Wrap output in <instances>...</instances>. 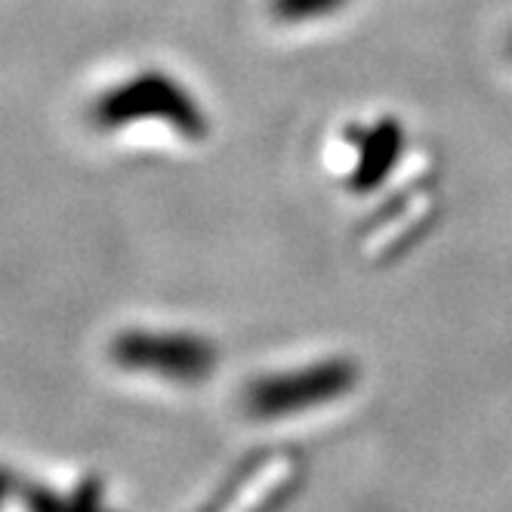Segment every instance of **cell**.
Returning <instances> with one entry per match:
<instances>
[{
    "mask_svg": "<svg viewBox=\"0 0 512 512\" xmlns=\"http://www.w3.org/2000/svg\"><path fill=\"white\" fill-rule=\"evenodd\" d=\"M13 491V475L7 469H0V503L7 500V494Z\"/></svg>",
    "mask_w": 512,
    "mask_h": 512,
    "instance_id": "obj_6",
    "label": "cell"
},
{
    "mask_svg": "<svg viewBox=\"0 0 512 512\" xmlns=\"http://www.w3.org/2000/svg\"><path fill=\"white\" fill-rule=\"evenodd\" d=\"M90 121L108 133L142 121H158L189 142H201L210 133V118L186 84L155 68L139 71L118 87L105 90L90 108Z\"/></svg>",
    "mask_w": 512,
    "mask_h": 512,
    "instance_id": "obj_1",
    "label": "cell"
},
{
    "mask_svg": "<svg viewBox=\"0 0 512 512\" xmlns=\"http://www.w3.org/2000/svg\"><path fill=\"white\" fill-rule=\"evenodd\" d=\"M405 127L395 118H377L371 124L352 127L349 133V149H352V173H349V189L358 195L374 192L380 182L398 167L401 155H405Z\"/></svg>",
    "mask_w": 512,
    "mask_h": 512,
    "instance_id": "obj_4",
    "label": "cell"
},
{
    "mask_svg": "<svg viewBox=\"0 0 512 512\" xmlns=\"http://www.w3.org/2000/svg\"><path fill=\"white\" fill-rule=\"evenodd\" d=\"M361 368L352 358L334 355V358H321L303 368H290V371H275L263 374L244 386L241 405L247 417L253 420H290L309 414L321 405H331L349 395L358 386Z\"/></svg>",
    "mask_w": 512,
    "mask_h": 512,
    "instance_id": "obj_2",
    "label": "cell"
},
{
    "mask_svg": "<svg viewBox=\"0 0 512 512\" xmlns=\"http://www.w3.org/2000/svg\"><path fill=\"white\" fill-rule=\"evenodd\" d=\"M506 53H509V59H512V34H509V41H506Z\"/></svg>",
    "mask_w": 512,
    "mask_h": 512,
    "instance_id": "obj_7",
    "label": "cell"
},
{
    "mask_svg": "<svg viewBox=\"0 0 512 512\" xmlns=\"http://www.w3.org/2000/svg\"><path fill=\"white\" fill-rule=\"evenodd\" d=\"M108 352L124 371L155 374L186 386L207 380L219 364V349L213 340L192 331H142L136 327V331H121Z\"/></svg>",
    "mask_w": 512,
    "mask_h": 512,
    "instance_id": "obj_3",
    "label": "cell"
},
{
    "mask_svg": "<svg viewBox=\"0 0 512 512\" xmlns=\"http://www.w3.org/2000/svg\"><path fill=\"white\" fill-rule=\"evenodd\" d=\"M352 0H266V10L278 25L300 28V25H318L340 16Z\"/></svg>",
    "mask_w": 512,
    "mask_h": 512,
    "instance_id": "obj_5",
    "label": "cell"
}]
</instances>
